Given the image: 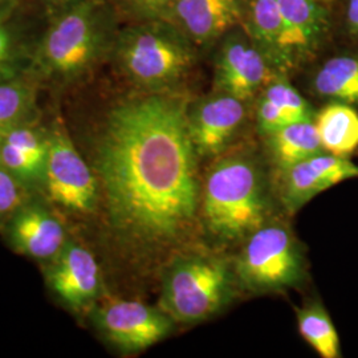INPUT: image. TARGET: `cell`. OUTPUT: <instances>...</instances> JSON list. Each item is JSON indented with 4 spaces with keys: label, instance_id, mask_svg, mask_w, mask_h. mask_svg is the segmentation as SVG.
<instances>
[{
    "label": "cell",
    "instance_id": "obj_1",
    "mask_svg": "<svg viewBox=\"0 0 358 358\" xmlns=\"http://www.w3.org/2000/svg\"><path fill=\"white\" fill-rule=\"evenodd\" d=\"M196 155L182 100L153 93L113 108L97 167L115 229L143 243L189 230L199 201Z\"/></svg>",
    "mask_w": 358,
    "mask_h": 358
},
{
    "label": "cell",
    "instance_id": "obj_2",
    "mask_svg": "<svg viewBox=\"0 0 358 358\" xmlns=\"http://www.w3.org/2000/svg\"><path fill=\"white\" fill-rule=\"evenodd\" d=\"M109 13L99 0H73L52 22L34 65L40 76L73 80L88 72L110 41Z\"/></svg>",
    "mask_w": 358,
    "mask_h": 358
},
{
    "label": "cell",
    "instance_id": "obj_3",
    "mask_svg": "<svg viewBox=\"0 0 358 358\" xmlns=\"http://www.w3.org/2000/svg\"><path fill=\"white\" fill-rule=\"evenodd\" d=\"M266 195L260 170L241 155L219 161L207 176L203 211L208 229L217 238L235 241L263 226Z\"/></svg>",
    "mask_w": 358,
    "mask_h": 358
},
{
    "label": "cell",
    "instance_id": "obj_4",
    "mask_svg": "<svg viewBox=\"0 0 358 358\" xmlns=\"http://www.w3.org/2000/svg\"><path fill=\"white\" fill-rule=\"evenodd\" d=\"M115 53L125 75L148 90L174 84L190 69L194 60L190 38L167 23L125 31L117 41Z\"/></svg>",
    "mask_w": 358,
    "mask_h": 358
},
{
    "label": "cell",
    "instance_id": "obj_5",
    "mask_svg": "<svg viewBox=\"0 0 358 358\" xmlns=\"http://www.w3.org/2000/svg\"><path fill=\"white\" fill-rule=\"evenodd\" d=\"M231 291L232 278L226 263L208 256H185L167 269L162 307L173 320L194 324L224 307Z\"/></svg>",
    "mask_w": 358,
    "mask_h": 358
},
{
    "label": "cell",
    "instance_id": "obj_6",
    "mask_svg": "<svg viewBox=\"0 0 358 358\" xmlns=\"http://www.w3.org/2000/svg\"><path fill=\"white\" fill-rule=\"evenodd\" d=\"M236 275L255 294L279 292L301 284L306 262L294 235L280 224L254 231L236 262Z\"/></svg>",
    "mask_w": 358,
    "mask_h": 358
},
{
    "label": "cell",
    "instance_id": "obj_7",
    "mask_svg": "<svg viewBox=\"0 0 358 358\" xmlns=\"http://www.w3.org/2000/svg\"><path fill=\"white\" fill-rule=\"evenodd\" d=\"M43 185L53 202L76 213H90L97 202V180L64 129L50 136Z\"/></svg>",
    "mask_w": 358,
    "mask_h": 358
},
{
    "label": "cell",
    "instance_id": "obj_8",
    "mask_svg": "<svg viewBox=\"0 0 358 358\" xmlns=\"http://www.w3.org/2000/svg\"><path fill=\"white\" fill-rule=\"evenodd\" d=\"M173 321L165 310L138 301H115L96 313L100 331L125 352H141L162 341L171 332Z\"/></svg>",
    "mask_w": 358,
    "mask_h": 358
},
{
    "label": "cell",
    "instance_id": "obj_9",
    "mask_svg": "<svg viewBox=\"0 0 358 358\" xmlns=\"http://www.w3.org/2000/svg\"><path fill=\"white\" fill-rule=\"evenodd\" d=\"M280 171V198L289 213L299 211L333 186L358 178V165L348 157L324 152Z\"/></svg>",
    "mask_w": 358,
    "mask_h": 358
},
{
    "label": "cell",
    "instance_id": "obj_10",
    "mask_svg": "<svg viewBox=\"0 0 358 358\" xmlns=\"http://www.w3.org/2000/svg\"><path fill=\"white\" fill-rule=\"evenodd\" d=\"M271 75V65L256 45L244 38H232L219 53L217 63V90L239 100H247Z\"/></svg>",
    "mask_w": 358,
    "mask_h": 358
},
{
    "label": "cell",
    "instance_id": "obj_11",
    "mask_svg": "<svg viewBox=\"0 0 358 358\" xmlns=\"http://www.w3.org/2000/svg\"><path fill=\"white\" fill-rule=\"evenodd\" d=\"M242 100L223 93L210 97L189 113L192 142L199 155H215L230 142L243 122Z\"/></svg>",
    "mask_w": 358,
    "mask_h": 358
},
{
    "label": "cell",
    "instance_id": "obj_12",
    "mask_svg": "<svg viewBox=\"0 0 358 358\" xmlns=\"http://www.w3.org/2000/svg\"><path fill=\"white\" fill-rule=\"evenodd\" d=\"M53 292L66 306L83 308L99 294L100 268L90 251L78 244L66 243L48 275Z\"/></svg>",
    "mask_w": 358,
    "mask_h": 358
},
{
    "label": "cell",
    "instance_id": "obj_13",
    "mask_svg": "<svg viewBox=\"0 0 358 358\" xmlns=\"http://www.w3.org/2000/svg\"><path fill=\"white\" fill-rule=\"evenodd\" d=\"M164 19L178 22L192 40L207 43L239 22L241 7L238 0H173Z\"/></svg>",
    "mask_w": 358,
    "mask_h": 358
},
{
    "label": "cell",
    "instance_id": "obj_14",
    "mask_svg": "<svg viewBox=\"0 0 358 358\" xmlns=\"http://www.w3.org/2000/svg\"><path fill=\"white\" fill-rule=\"evenodd\" d=\"M250 27L271 66L288 71L301 62L278 0H250Z\"/></svg>",
    "mask_w": 358,
    "mask_h": 358
},
{
    "label": "cell",
    "instance_id": "obj_15",
    "mask_svg": "<svg viewBox=\"0 0 358 358\" xmlns=\"http://www.w3.org/2000/svg\"><path fill=\"white\" fill-rule=\"evenodd\" d=\"M10 238L19 252L40 260L57 257L66 245L63 224L38 206L19 208L15 213Z\"/></svg>",
    "mask_w": 358,
    "mask_h": 358
},
{
    "label": "cell",
    "instance_id": "obj_16",
    "mask_svg": "<svg viewBox=\"0 0 358 358\" xmlns=\"http://www.w3.org/2000/svg\"><path fill=\"white\" fill-rule=\"evenodd\" d=\"M294 48L303 60L328 29V13L319 0H278Z\"/></svg>",
    "mask_w": 358,
    "mask_h": 358
},
{
    "label": "cell",
    "instance_id": "obj_17",
    "mask_svg": "<svg viewBox=\"0 0 358 358\" xmlns=\"http://www.w3.org/2000/svg\"><path fill=\"white\" fill-rule=\"evenodd\" d=\"M322 150L344 155L358 149V113L350 105L332 101L315 118Z\"/></svg>",
    "mask_w": 358,
    "mask_h": 358
},
{
    "label": "cell",
    "instance_id": "obj_18",
    "mask_svg": "<svg viewBox=\"0 0 358 358\" xmlns=\"http://www.w3.org/2000/svg\"><path fill=\"white\" fill-rule=\"evenodd\" d=\"M267 137L269 153L279 170L324 152L315 120L287 124Z\"/></svg>",
    "mask_w": 358,
    "mask_h": 358
},
{
    "label": "cell",
    "instance_id": "obj_19",
    "mask_svg": "<svg viewBox=\"0 0 358 358\" xmlns=\"http://www.w3.org/2000/svg\"><path fill=\"white\" fill-rule=\"evenodd\" d=\"M315 90L332 101L358 105V56H336L327 60L313 81Z\"/></svg>",
    "mask_w": 358,
    "mask_h": 358
},
{
    "label": "cell",
    "instance_id": "obj_20",
    "mask_svg": "<svg viewBox=\"0 0 358 358\" xmlns=\"http://www.w3.org/2000/svg\"><path fill=\"white\" fill-rule=\"evenodd\" d=\"M301 337L322 358H340L341 343L331 316L320 301H309L296 309Z\"/></svg>",
    "mask_w": 358,
    "mask_h": 358
},
{
    "label": "cell",
    "instance_id": "obj_21",
    "mask_svg": "<svg viewBox=\"0 0 358 358\" xmlns=\"http://www.w3.org/2000/svg\"><path fill=\"white\" fill-rule=\"evenodd\" d=\"M35 105L34 87L22 80L0 83V138L19 124L28 121Z\"/></svg>",
    "mask_w": 358,
    "mask_h": 358
},
{
    "label": "cell",
    "instance_id": "obj_22",
    "mask_svg": "<svg viewBox=\"0 0 358 358\" xmlns=\"http://www.w3.org/2000/svg\"><path fill=\"white\" fill-rule=\"evenodd\" d=\"M263 97H266L275 106H278L282 110V115L291 122L313 120V112L310 105L287 81L276 80L271 83Z\"/></svg>",
    "mask_w": 358,
    "mask_h": 358
},
{
    "label": "cell",
    "instance_id": "obj_23",
    "mask_svg": "<svg viewBox=\"0 0 358 358\" xmlns=\"http://www.w3.org/2000/svg\"><path fill=\"white\" fill-rule=\"evenodd\" d=\"M22 203V183L0 164V217L15 214Z\"/></svg>",
    "mask_w": 358,
    "mask_h": 358
},
{
    "label": "cell",
    "instance_id": "obj_24",
    "mask_svg": "<svg viewBox=\"0 0 358 358\" xmlns=\"http://www.w3.org/2000/svg\"><path fill=\"white\" fill-rule=\"evenodd\" d=\"M287 124H291V121L282 115V110L267 100L266 97H262L260 103H259V109H257L259 130L263 134L269 136V134L275 133L276 130L285 127Z\"/></svg>",
    "mask_w": 358,
    "mask_h": 358
},
{
    "label": "cell",
    "instance_id": "obj_25",
    "mask_svg": "<svg viewBox=\"0 0 358 358\" xmlns=\"http://www.w3.org/2000/svg\"><path fill=\"white\" fill-rule=\"evenodd\" d=\"M17 51L16 38L10 27L0 23V75L6 73L13 65Z\"/></svg>",
    "mask_w": 358,
    "mask_h": 358
},
{
    "label": "cell",
    "instance_id": "obj_26",
    "mask_svg": "<svg viewBox=\"0 0 358 358\" xmlns=\"http://www.w3.org/2000/svg\"><path fill=\"white\" fill-rule=\"evenodd\" d=\"M134 13L146 19H161L173 0H125Z\"/></svg>",
    "mask_w": 358,
    "mask_h": 358
},
{
    "label": "cell",
    "instance_id": "obj_27",
    "mask_svg": "<svg viewBox=\"0 0 358 358\" xmlns=\"http://www.w3.org/2000/svg\"><path fill=\"white\" fill-rule=\"evenodd\" d=\"M348 24L350 29L358 34V0H349L348 3Z\"/></svg>",
    "mask_w": 358,
    "mask_h": 358
},
{
    "label": "cell",
    "instance_id": "obj_28",
    "mask_svg": "<svg viewBox=\"0 0 358 358\" xmlns=\"http://www.w3.org/2000/svg\"><path fill=\"white\" fill-rule=\"evenodd\" d=\"M13 3H15V0H0V16L4 11L10 10Z\"/></svg>",
    "mask_w": 358,
    "mask_h": 358
},
{
    "label": "cell",
    "instance_id": "obj_29",
    "mask_svg": "<svg viewBox=\"0 0 358 358\" xmlns=\"http://www.w3.org/2000/svg\"><path fill=\"white\" fill-rule=\"evenodd\" d=\"M47 1H50L51 4L53 6H59V7H65V6H68L71 1H73V0H47Z\"/></svg>",
    "mask_w": 358,
    "mask_h": 358
},
{
    "label": "cell",
    "instance_id": "obj_30",
    "mask_svg": "<svg viewBox=\"0 0 358 358\" xmlns=\"http://www.w3.org/2000/svg\"><path fill=\"white\" fill-rule=\"evenodd\" d=\"M321 3H328V1H332V0H319Z\"/></svg>",
    "mask_w": 358,
    "mask_h": 358
}]
</instances>
